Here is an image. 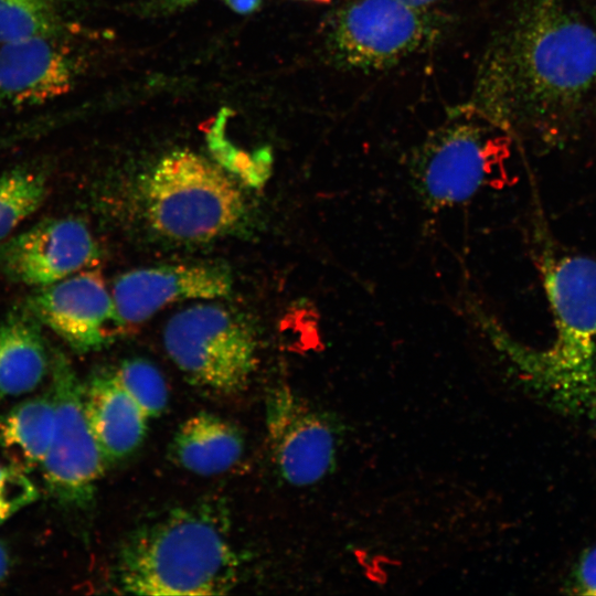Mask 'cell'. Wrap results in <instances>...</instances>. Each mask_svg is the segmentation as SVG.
Instances as JSON below:
<instances>
[{
  "instance_id": "16",
  "label": "cell",
  "mask_w": 596,
  "mask_h": 596,
  "mask_svg": "<svg viewBox=\"0 0 596 596\" xmlns=\"http://www.w3.org/2000/svg\"><path fill=\"white\" fill-rule=\"evenodd\" d=\"M244 439L240 429L217 415L201 412L177 430L171 455L182 468L203 476L221 473L242 457Z\"/></svg>"
},
{
  "instance_id": "6",
  "label": "cell",
  "mask_w": 596,
  "mask_h": 596,
  "mask_svg": "<svg viewBox=\"0 0 596 596\" xmlns=\"http://www.w3.org/2000/svg\"><path fill=\"white\" fill-rule=\"evenodd\" d=\"M163 344L191 383L220 394L244 391L257 365L253 329L217 304H198L172 316Z\"/></svg>"
},
{
  "instance_id": "5",
  "label": "cell",
  "mask_w": 596,
  "mask_h": 596,
  "mask_svg": "<svg viewBox=\"0 0 596 596\" xmlns=\"http://www.w3.org/2000/svg\"><path fill=\"white\" fill-rule=\"evenodd\" d=\"M505 129L486 110L454 115L419 146L409 161L414 191L425 207L440 211L493 184L507 152Z\"/></svg>"
},
{
  "instance_id": "8",
  "label": "cell",
  "mask_w": 596,
  "mask_h": 596,
  "mask_svg": "<svg viewBox=\"0 0 596 596\" xmlns=\"http://www.w3.org/2000/svg\"><path fill=\"white\" fill-rule=\"evenodd\" d=\"M437 32L427 9L401 0H350L338 11L328 42L340 65L377 71L423 49Z\"/></svg>"
},
{
  "instance_id": "11",
  "label": "cell",
  "mask_w": 596,
  "mask_h": 596,
  "mask_svg": "<svg viewBox=\"0 0 596 596\" xmlns=\"http://www.w3.org/2000/svg\"><path fill=\"white\" fill-rule=\"evenodd\" d=\"M265 422L274 461L287 482L309 486L329 472L336 455L332 426L290 389L267 394Z\"/></svg>"
},
{
  "instance_id": "22",
  "label": "cell",
  "mask_w": 596,
  "mask_h": 596,
  "mask_svg": "<svg viewBox=\"0 0 596 596\" xmlns=\"http://www.w3.org/2000/svg\"><path fill=\"white\" fill-rule=\"evenodd\" d=\"M572 587L576 594L596 595V546L581 557L574 571Z\"/></svg>"
},
{
  "instance_id": "14",
  "label": "cell",
  "mask_w": 596,
  "mask_h": 596,
  "mask_svg": "<svg viewBox=\"0 0 596 596\" xmlns=\"http://www.w3.org/2000/svg\"><path fill=\"white\" fill-rule=\"evenodd\" d=\"M85 414L106 461L130 455L147 430V415L125 391L113 371L99 372L84 384Z\"/></svg>"
},
{
  "instance_id": "24",
  "label": "cell",
  "mask_w": 596,
  "mask_h": 596,
  "mask_svg": "<svg viewBox=\"0 0 596 596\" xmlns=\"http://www.w3.org/2000/svg\"><path fill=\"white\" fill-rule=\"evenodd\" d=\"M11 566V558L7 546L0 542V584L7 578Z\"/></svg>"
},
{
  "instance_id": "10",
  "label": "cell",
  "mask_w": 596,
  "mask_h": 596,
  "mask_svg": "<svg viewBox=\"0 0 596 596\" xmlns=\"http://www.w3.org/2000/svg\"><path fill=\"white\" fill-rule=\"evenodd\" d=\"M25 308L78 353L102 349L121 329L111 294L96 270L36 288Z\"/></svg>"
},
{
  "instance_id": "9",
  "label": "cell",
  "mask_w": 596,
  "mask_h": 596,
  "mask_svg": "<svg viewBox=\"0 0 596 596\" xmlns=\"http://www.w3.org/2000/svg\"><path fill=\"white\" fill-rule=\"evenodd\" d=\"M100 249L78 217L43 220L0 244V272L10 281L35 288L96 265Z\"/></svg>"
},
{
  "instance_id": "15",
  "label": "cell",
  "mask_w": 596,
  "mask_h": 596,
  "mask_svg": "<svg viewBox=\"0 0 596 596\" xmlns=\"http://www.w3.org/2000/svg\"><path fill=\"white\" fill-rule=\"evenodd\" d=\"M40 321L25 308L0 323V401L32 392L50 371Z\"/></svg>"
},
{
  "instance_id": "21",
  "label": "cell",
  "mask_w": 596,
  "mask_h": 596,
  "mask_svg": "<svg viewBox=\"0 0 596 596\" xmlns=\"http://www.w3.org/2000/svg\"><path fill=\"white\" fill-rule=\"evenodd\" d=\"M36 498V487L24 470L0 465V525Z\"/></svg>"
},
{
  "instance_id": "3",
  "label": "cell",
  "mask_w": 596,
  "mask_h": 596,
  "mask_svg": "<svg viewBox=\"0 0 596 596\" xmlns=\"http://www.w3.org/2000/svg\"><path fill=\"white\" fill-rule=\"evenodd\" d=\"M117 570L127 593L205 596L236 585L240 561L221 507L201 502L138 528L124 542Z\"/></svg>"
},
{
  "instance_id": "17",
  "label": "cell",
  "mask_w": 596,
  "mask_h": 596,
  "mask_svg": "<svg viewBox=\"0 0 596 596\" xmlns=\"http://www.w3.org/2000/svg\"><path fill=\"white\" fill-rule=\"evenodd\" d=\"M54 424L51 393L22 401L1 415L0 448L11 465L24 471L40 467L50 448Z\"/></svg>"
},
{
  "instance_id": "2",
  "label": "cell",
  "mask_w": 596,
  "mask_h": 596,
  "mask_svg": "<svg viewBox=\"0 0 596 596\" xmlns=\"http://www.w3.org/2000/svg\"><path fill=\"white\" fill-rule=\"evenodd\" d=\"M541 273L555 327L549 348H524L489 317L478 321L556 404L596 419V259L546 255Z\"/></svg>"
},
{
  "instance_id": "18",
  "label": "cell",
  "mask_w": 596,
  "mask_h": 596,
  "mask_svg": "<svg viewBox=\"0 0 596 596\" xmlns=\"http://www.w3.org/2000/svg\"><path fill=\"white\" fill-rule=\"evenodd\" d=\"M50 193L47 171L19 164L0 174V242L36 212Z\"/></svg>"
},
{
  "instance_id": "19",
  "label": "cell",
  "mask_w": 596,
  "mask_h": 596,
  "mask_svg": "<svg viewBox=\"0 0 596 596\" xmlns=\"http://www.w3.org/2000/svg\"><path fill=\"white\" fill-rule=\"evenodd\" d=\"M60 22L52 0H1L0 44L56 35Z\"/></svg>"
},
{
  "instance_id": "13",
  "label": "cell",
  "mask_w": 596,
  "mask_h": 596,
  "mask_svg": "<svg viewBox=\"0 0 596 596\" xmlns=\"http://www.w3.org/2000/svg\"><path fill=\"white\" fill-rule=\"evenodd\" d=\"M79 65L56 35L0 44V110L36 107L74 88Z\"/></svg>"
},
{
  "instance_id": "4",
  "label": "cell",
  "mask_w": 596,
  "mask_h": 596,
  "mask_svg": "<svg viewBox=\"0 0 596 596\" xmlns=\"http://www.w3.org/2000/svg\"><path fill=\"white\" fill-rule=\"evenodd\" d=\"M146 214L161 235L204 242L233 230L245 214L236 184L216 166L182 150L163 157L145 188Z\"/></svg>"
},
{
  "instance_id": "27",
  "label": "cell",
  "mask_w": 596,
  "mask_h": 596,
  "mask_svg": "<svg viewBox=\"0 0 596 596\" xmlns=\"http://www.w3.org/2000/svg\"><path fill=\"white\" fill-rule=\"evenodd\" d=\"M1 1V0H0Z\"/></svg>"
},
{
  "instance_id": "23",
  "label": "cell",
  "mask_w": 596,
  "mask_h": 596,
  "mask_svg": "<svg viewBox=\"0 0 596 596\" xmlns=\"http://www.w3.org/2000/svg\"><path fill=\"white\" fill-rule=\"evenodd\" d=\"M236 12L248 13L254 11L259 4V0H225Z\"/></svg>"
},
{
  "instance_id": "7",
  "label": "cell",
  "mask_w": 596,
  "mask_h": 596,
  "mask_svg": "<svg viewBox=\"0 0 596 596\" xmlns=\"http://www.w3.org/2000/svg\"><path fill=\"white\" fill-rule=\"evenodd\" d=\"M53 437L40 468L49 493L65 508L84 509L94 498L106 460L84 408V384L61 352L51 359Z\"/></svg>"
},
{
  "instance_id": "12",
  "label": "cell",
  "mask_w": 596,
  "mask_h": 596,
  "mask_svg": "<svg viewBox=\"0 0 596 596\" xmlns=\"http://www.w3.org/2000/svg\"><path fill=\"white\" fill-rule=\"evenodd\" d=\"M232 289L230 273L211 264H169L121 274L111 297L121 329L138 324L180 300H212Z\"/></svg>"
},
{
  "instance_id": "1",
  "label": "cell",
  "mask_w": 596,
  "mask_h": 596,
  "mask_svg": "<svg viewBox=\"0 0 596 596\" xmlns=\"http://www.w3.org/2000/svg\"><path fill=\"white\" fill-rule=\"evenodd\" d=\"M493 76V117L508 125L513 108L556 132L596 84V30L562 0H526Z\"/></svg>"
},
{
  "instance_id": "25",
  "label": "cell",
  "mask_w": 596,
  "mask_h": 596,
  "mask_svg": "<svg viewBox=\"0 0 596 596\" xmlns=\"http://www.w3.org/2000/svg\"><path fill=\"white\" fill-rule=\"evenodd\" d=\"M407 4H411L413 7L427 9L429 6L434 4L435 2L439 0H401Z\"/></svg>"
},
{
  "instance_id": "26",
  "label": "cell",
  "mask_w": 596,
  "mask_h": 596,
  "mask_svg": "<svg viewBox=\"0 0 596 596\" xmlns=\"http://www.w3.org/2000/svg\"><path fill=\"white\" fill-rule=\"evenodd\" d=\"M304 1H310V2H316V3H328L331 0H304Z\"/></svg>"
},
{
  "instance_id": "20",
  "label": "cell",
  "mask_w": 596,
  "mask_h": 596,
  "mask_svg": "<svg viewBox=\"0 0 596 596\" xmlns=\"http://www.w3.org/2000/svg\"><path fill=\"white\" fill-rule=\"evenodd\" d=\"M113 372L148 418L158 417L164 412L169 391L162 373L155 364L141 358L128 359Z\"/></svg>"
}]
</instances>
